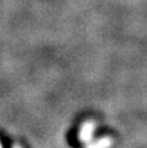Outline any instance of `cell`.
<instances>
[{
    "label": "cell",
    "instance_id": "obj_2",
    "mask_svg": "<svg viewBox=\"0 0 147 148\" xmlns=\"http://www.w3.org/2000/svg\"><path fill=\"white\" fill-rule=\"evenodd\" d=\"M0 148H3V147H1V143H0Z\"/></svg>",
    "mask_w": 147,
    "mask_h": 148
},
{
    "label": "cell",
    "instance_id": "obj_1",
    "mask_svg": "<svg viewBox=\"0 0 147 148\" xmlns=\"http://www.w3.org/2000/svg\"><path fill=\"white\" fill-rule=\"evenodd\" d=\"M94 129H95V122H94V121H86L80 130L81 140H86V139L90 138L93 131H94Z\"/></svg>",
    "mask_w": 147,
    "mask_h": 148
}]
</instances>
